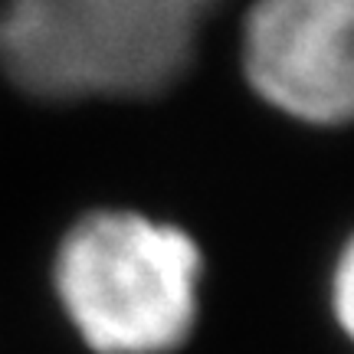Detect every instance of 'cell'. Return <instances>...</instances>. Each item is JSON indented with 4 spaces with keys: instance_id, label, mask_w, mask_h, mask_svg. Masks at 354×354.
<instances>
[{
    "instance_id": "1",
    "label": "cell",
    "mask_w": 354,
    "mask_h": 354,
    "mask_svg": "<svg viewBox=\"0 0 354 354\" xmlns=\"http://www.w3.org/2000/svg\"><path fill=\"white\" fill-rule=\"evenodd\" d=\"M197 17L180 0H3L0 66L39 99L154 95L187 69Z\"/></svg>"
},
{
    "instance_id": "2",
    "label": "cell",
    "mask_w": 354,
    "mask_h": 354,
    "mask_svg": "<svg viewBox=\"0 0 354 354\" xmlns=\"http://www.w3.org/2000/svg\"><path fill=\"white\" fill-rule=\"evenodd\" d=\"M201 250L138 214H88L56 256V292L99 354H165L197 322Z\"/></svg>"
},
{
    "instance_id": "3",
    "label": "cell",
    "mask_w": 354,
    "mask_h": 354,
    "mask_svg": "<svg viewBox=\"0 0 354 354\" xmlns=\"http://www.w3.org/2000/svg\"><path fill=\"white\" fill-rule=\"evenodd\" d=\"M354 0H256L243 26L250 86L279 112L312 125L351 115Z\"/></svg>"
},
{
    "instance_id": "4",
    "label": "cell",
    "mask_w": 354,
    "mask_h": 354,
    "mask_svg": "<svg viewBox=\"0 0 354 354\" xmlns=\"http://www.w3.org/2000/svg\"><path fill=\"white\" fill-rule=\"evenodd\" d=\"M351 253L344 250L342 263H338V272H335V312H338V322L344 328H351V315H354V305H351V292H354V279H351Z\"/></svg>"
},
{
    "instance_id": "5",
    "label": "cell",
    "mask_w": 354,
    "mask_h": 354,
    "mask_svg": "<svg viewBox=\"0 0 354 354\" xmlns=\"http://www.w3.org/2000/svg\"><path fill=\"white\" fill-rule=\"evenodd\" d=\"M180 3H187L194 13H203L207 7H210V3H214V0H180Z\"/></svg>"
}]
</instances>
